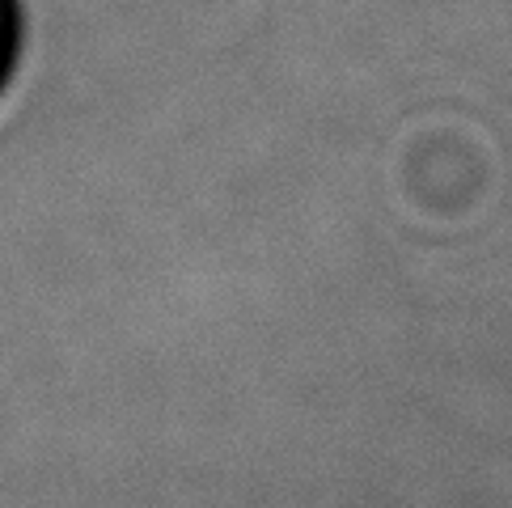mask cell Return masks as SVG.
<instances>
[{"label":"cell","mask_w":512,"mask_h":508,"mask_svg":"<svg viewBox=\"0 0 512 508\" xmlns=\"http://www.w3.org/2000/svg\"><path fill=\"white\" fill-rule=\"evenodd\" d=\"M9 60H13V9L9 0H0V77H5Z\"/></svg>","instance_id":"obj_1"}]
</instances>
